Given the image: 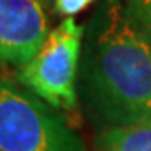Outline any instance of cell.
I'll use <instances>...</instances> for the list:
<instances>
[{
	"mask_svg": "<svg viewBox=\"0 0 151 151\" xmlns=\"http://www.w3.org/2000/svg\"><path fill=\"white\" fill-rule=\"evenodd\" d=\"M92 35L86 87L97 116L128 126L151 116V42L129 24L119 0H109Z\"/></svg>",
	"mask_w": 151,
	"mask_h": 151,
	"instance_id": "1",
	"label": "cell"
},
{
	"mask_svg": "<svg viewBox=\"0 0 151 151\" xmlns=\"http://www.w3.org/2000/svg\"><path fill=\"white\" fill-rule=\"evenodd\" d=\"M0 151H86L57 109L0 79Z\"/></svg>",
	"mask_w": 151,
	"mask_h": 151,
	"instance_id": "2",
	"label": "cell"
},
{
	"mask_svg": "<svg viewBox=\"0 0 151 151\" xmlns=\"http://www.w3.org/2000/svg\"><path fill=\"white\" fill-rule=\"evenodd\" d=\"M82 37L84 27L74 17H65L49 32L37 54L20 67L19 82L57 111L74 109Z\"/></svg>",
	"mask_w": 151,
	"mask_h": 151,
	"instance_id": "3",
	"label": "cell"
},
{
	"mask_svg": "<svg viewBox=\"0 0 151 151\" xmlns=\"http://www.w3.org/2000/svg\"><path fill=\"white\" fill-rule=\"evenodd\" d=\"M47 0H0V62L22 67L49 35Z\"/></svg>",
	"mask_w": 151,
	"mask_h": 151,
	"instance_id": "4",
	"label": "cell"
},
{
	"mask_svg": "<svg viewBox=\"0 0 151 151\" xmlns=\"http://www.w3.org/2000/svg\"><path fill=\"white\" fill-rule=\"evenodd\" d=\"M99 151H151V116L128 126H111L97 138Z\"/></svg>",
	"mask_w": 151,
	"mask_h": 151,
	"instance_id": "5",
	"label": "cell"
},
{
	"mask_svg": "<svg viewBox=\"0 0 151 151\" xmlns=\"http://www.w3.org/2000/svg\"><path fill=\"white\" fill-rule=\"evenodd\" d=\"M123 10L131 25L151 42V0H124Z\"/></svg>",
	"mask_w": 151,
	"mask_h": 151,
	"instance_id": "6",
	"label": "cell"
},
{
	"mask_svg": "<svg viewBox=\"0 0 151 151\" xmlns=\"http://www.w3.org/2000/svg\"><path fill=\"white\" fill-rule=\"evenodd\" d=\"M94 0H54V12L64 17H72L91 5Z\"/></svg>",
	"mask_w": 151,
	"mask_h": 151,
	"instance_id": "7",
	"label": "cell"
},
{
	"mask_svg": "<svg viewBox=\"0 0 151 151\" xmlns=\"http://www.w3.org/2000/svg\"><path fill=\"white\" fill-rule=\"evenodd\" d=\"M47 2H49V0H47Z\"/></svg>",
	"mask_w": 151,
	"mask_h": 151,
	"instance_id": "8",
	"label": "cell"
}]
</instances>
